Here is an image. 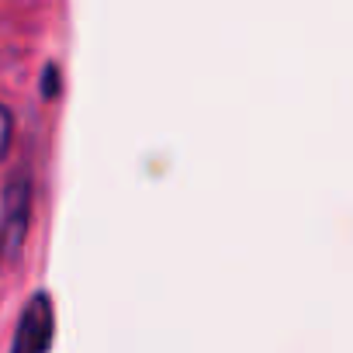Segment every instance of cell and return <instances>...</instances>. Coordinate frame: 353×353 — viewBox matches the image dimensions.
I'll list each match as a JSON object with an SVG mask.
<instances>
[{
  "label": "cell",
  "mask_w": 353,
  "mask_h": 353,
  "mask_svg": "<svg viewBox=\"0 0 353 353\" xmlns=\"http://www.w3.org/2000/svg\"><path fill=\"white\" fill-rule=\"evenodd\" d=\"M11 142H14V114H11V108L4 101H0V163L8 159Z\"/></svg>",
  "instance_id": "cell-3"
},
{
  "label": "cell",
  "mask_w": 353,
  "mask_h": 353,
  "mask_svg": "<svg viewBox=\"0 0 353 353\" xmlns=\"http://www.w3.org/2000/svg\"><path fill=\"white\" fill-rule=\"evenodd\" d=\"M32 225V176L25 170L11 173L0 205V256H18Z\"/></svg>",
  "instance_id": "cell-1"
},
{
  "label": "cell",
  "mask_w": 353,
  "mask_h": 353,
  "mask_svg": "<svg viewBox=\"0 0 353 353\" xmlns=\"http://www.w3.org/2000/svg\"><path fill=\"white\" fill-rule=\"evenodd\" d=\"M52 94H59V70L56 66L46 70V97H52Z\"/></svg>",
  "instance_id": "cell-4"
},
{
  "label": "cell",
  "mask_w": 353,
  "mask_h": 353,
  "mask_svg": "<svg viewBox=\"0 0 353 353\" xmlns=\"http://www.w3.org/2000/svg\"><path fill=\"white\" fill-rule=\"evenodd\" d=\"M52 339H56L52 298H49L46 291H39V294H32L28 305L21 308L11 353H49V350H52Z\"/></svg>",
  "instance_id": "cell-2"
}]
</instances>
